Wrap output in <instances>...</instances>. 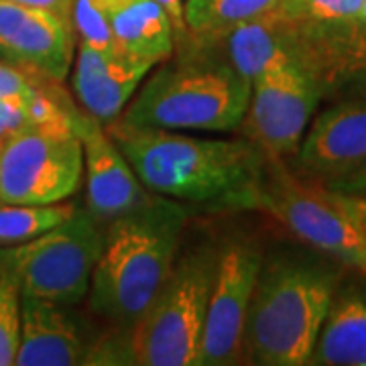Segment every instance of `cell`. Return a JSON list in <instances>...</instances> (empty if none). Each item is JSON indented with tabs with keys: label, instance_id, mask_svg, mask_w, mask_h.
<instances>
[{
	"label": "cell",
	"instance_id": "cell-26",
	"mask_svg": "<svg viewBox=\"0 0 366 366\" xmlns=\"http://www.w3.org/2000/svg\"><path fill=\"white\" fill-rule=\"evenodd\" d=\"M35 124L25 104L13 100H0V144L4 143L14 132L23 131Z\"/></svg>",
	"mask_w": 366,
	"mask_h": 366
},
{
	"label": "cell",
	"instance_id": "cell-24",
	"mask_svg": "<svg viewBox=\"0 0 366 366\" xmlns=\"http://www.w3.org/2000/svg\"><path fill=\"white\" fill-rule=\"evenodd\" d=\"M59 86V81L33 76L21 67L0 59V100H13L26 106V110L39 102L45 94Z\"/></svg>",
	"mask_w": 366,
	"mask_h": 366
},
{
	"label": "cell",
	"instance_id": "cell-2",
	"mask_svg": "<svg viewBox=\"0 0 366 366\" xmlns=\"http://www.w3.org/2000/svg\"><path fill=\"white\" fill-rule=\"evenodd\" d=\"M185 220L187 209L177 199L157 194L106 224L92 274V310L118 326H132L169 277Z\"/></svg>",
	"mask_w": 366,
	"mask_h": 366
},
{
	"label": "cell",
	"instance_id": "cell-32",
	"mask_svg": "<svg viewBox=\"0 0 366 366\" xmlns=\"http://www.w3.org/2000/svg\"><path fill=\"white\" fill-rule=\"evenodd\" d=\"M362 273H365V274H366V267H365V269H362Z\"/></svg>",
	"mask_w": 366,
	"mask_h": 366
},
{
	"label": "cell",
	"instance_id": "cell-1",
	"mask_svg": "<svg viewBox=\"0 0 366 366\" xmlns=\"http://www.w3.org/2000/svg\"><path fill=\"white\" fill-rule=\"evenodd\" d=\"M106 132L147 189L177 202L228 208L261 175L267 153L252 141H214L163 129H139L120 120Z\"/></svg>",
	"mask_w": 366,
	"mask_h": 366
},
{
	"label": "cell",
	"instance_id": "cell-4",
	"mask_svg": "<svg viewBox=\"0 0 366 366\" xmlns=\"http://www.w3.org/2000/svg\"><path fill=\"white\" fill-rule=\"evenodd\" d=\"M252 84L226 57L197 47L155 74L117 118L129 127L163 131H232L242 124Z\"/></svg>",
	"mask_w": 366,
	"mask_h": 366
},
{
	"label": "cell",
	"instance_id": "cell-30",
	"mask_svg": "<svg viewBox=\"0 0 366 366\" xmlns=\"http://www.w3.org/2000/svg\"><path fill=\"white\" fill-rule=\"evenodd\" d=\"M346 202H348V206L352 208V212L356 214V218L360 220V224L365 226L366 230V197L346 196Z\"/></svg>",
	"mask_w": 366,
	"mask_h": 366
},
{
	"label": "cell",
	"instance_id": "cell-25",
	"mask_svg": "<svg viewBox=\"0 0 366 366\" xmlns=\"http://www.w3.org/2000/svg\"><path fill=\"white\" fill-rule=\"evenodd\" d=\"M71 26H74V33L78 35V41H84L94 49L108 53V55H122L118 53L117 43L112 39L106 19L92 0H74Z\"/></svg>",
	"mask_w": 366,
	"mask_h": 366
},
{
	"label": "cell",
	"instance_id": "cell-31",
	"mask_svg": "<svg viewBox=\"0 0 366 366\" xmlns=\"http://www.w3.org/2000/svg\"><path fill=\"white\" fill-rule=\"evenodd\" d=\"M356 23L366 25V0H362V6H360V11H358V16H356Z\"/></svg>",
	"mask_w": 366,
	"mask_h": 366
},
{
	"label": "cell",
	"instance_id": "cell-27",
	"mask_svg": "<svg viewBox=\"0 0 366 366\" xmlns=\"http://www.w3.org/2000/svg\"><path fill=\"white\" fill-rule=\"evenodd\" d=\"M322 183L326 187H330L332 192H338V194H344V196L366 197V165L350 171L346 175H340L336 179H330V182Z\"/></svg>",
	"mask_w": 366,
	"mask_h": 366
},
{
	"label": "cell",
	"instance_id": "cell-5",
	"mask_svg": "<svg viewBox=\"0 0 366 366\" xmlns=\"http://www.w3.org/2000/svg\"><path fill=\"white\" fill-rule=\"evenodd\" d=\"M228 208L262 212L317 252L350 269L366 267V230L346 196L322 182H301L279 157L267 155L261 175Z\"/></svg>",
	"mask_w": 366,
	"mask_h": 366
},
{
	"label": "cell",
	"instance_id": "cell-21",
	"mask_svg": "<svg viewBox=\"0 0 366 366\" xmlns=\"http://www.w3.org/2000/svg\"><path fill=\"white\" fill-rule=\"evenodd\" d=\"M76 209L74 204L64 202L45 206L0 204V247H14L43 234L67 220Z\"/></svg>",
	"mask_w": 366,
	"mask_h": 366
},
{
	"label": "cell",
	"instance_id": "cell-28",
	"mask_svg": "<svg viewBox=\"0 0 366 366\" xmlns=\"http://www.w3.org/2000/svg\"><path fill=\"white\" fill-rule=\"evenodd\" d=\"M155 2L169 16L173 33H175V43L185 39L187 29H185V21H183V0H155Z\"/></svg>",
	"mask_w": 366,
	"mask_h": 366
},
{
	"label": "cell",
	"instance_id": "cell-12",
	"mask_svg": "<svg viewBox=\"0 0 366 366\" xmlns=\"http://www.w3.org/2000/svg\"><path fill=\"white\" fill-rule=\"evenodd\" d=\"M71 122L84 149L86 212L98 224H108L141 206L149 197L147 187L110 139L104 124L76 108L71 110Z\"/></svg>",
	"mask_w": 366,
	"mask_h": 366
},
{
	"label": "cell",
	"instance_id": "cell-17",
	"mask_svg": "<svg viewBox=\"0 0 366 366\" xmlns=\"http://www.w3.org/2000/svg\"><path fill=\"white\" fill-rule=\"evenodd\" d=\"M110 26L118 53L159 66L175 49V33L167 13L155 0H92Z\"/></svg>",
	"mask_w": 366,
	"mask_h": 366
},
{
	"label": "cell",
	"instance_id": "cell-7",
	"mask_svg": "<svg viewBox=\"0 0 366 366\" xmlns=\"http://www.w3.org/2000/svg\"><path fill=\"white\" fill-rule=\"evenodd\" d=\"M104 247V230L86 209L26 242L0 249V269L13 274L23 295L76 305L90 291Z\"/></svg>",
	"mask_w": 366,
	"mask_h": 366
},
{
	"label": "cell",
	"instance_id": "cell-22",
	"mask_svg": "<svg viewBox=\"0 0 366 366\" xmlns=\"http://www.w3.org/2000/svg\"><path fill=\"white\" fill-rule=\"evenodd\" d=\"M21 336V289L0 269V366L14 365Z\"/></svg>",
	"mask_w": 366,
	"mask_h": 366
},
{
	"label": "cell",
	"instance_id": "cell-16",
	"mask_svg": "<svg viewBox=\"0 0 366 366\" xmlns=\"http://www.w3.org/2000/svg\"><path fill=\"white\" fill-rule=\"evenodd\" d=\"M86 352V342L66 305L21 293V336L14 365H84Z\"/></svg>",
	"mask_w": 366,
	"mask_h": 366
},
{
	"label": "cell",
	"instance_id": "cell-13",
	"mask_svg": "<svg viewBox=\"0 0 366 366\" xmlns=\"http://www.w3.org/2000/svg\"><path fill=\"white\" fill-rule=\"evenodd\" d=\"M297 163L320 182L366 165V100L340 102L315 118L301 139Z\"/></svg>",
	"mask_w": 366,
	"mask_h": 366
},
{
	"label": "cell",
	"instance_id": "cell-8",
	"mask_svg": "<svg viewBox=\"0 0 366 366\" xmlns=\"http://www.w3.org/2000/svg\"><path fill=\"white\" fill-rule=\"evenodd\" d=\"M81 179L84 149L71 118L31 124L0 144V204H57Z\"/></svg>",
	"mask_w": 366,
	"mask_h": 366
},
{
	"label": "cell",
	"instance_id": "cell-23",
	"mask_svg": "<svg viewBox=\"0 0 366 366\" xmlns=\"http://www.w3.org/2000/svg\"><path fill=\"white\" fill-rule=\"evenodd\" d=\"M362 0H281L279 11L310 23L356 21Z\"/></svg>",
	"mask_w": 366,
	"mask_h": 366
},
{
	"label": "cell",
	"instance_id": "cell-19",
	"mask_svg": "<svg viewBox=\"0 0 366 366\" xmlns=\"http://www.w3.org/2000/svg\"><path fill=\"white\" fill-rule=\"evenodd\" d=\"M307 365L366 366V291H336Z\"/></svg>",
	"mask_w": 366,
	"mask_h": 366
},
{
	"label": "cell",
	"instance_id": "cell-6",
	"mask_svg": "<svg viewBox=\"0 0 366 366\" xmlns=\"http://www.w3.org/2000/svg\"><path fill=\"white\" fill-rule=\"evenodd\" d=\"M220 247L199 244L177 254L149 307L124 327L127 365L197 366Z\"/></svg>",
	"mask_w": 366,
	"mask_h": 366
},
{
	"label": "cell",
	"instance_id": "cell-20",
	"mask_svg": "<svg viewBox=\"0 0 366 366\" xmlns=\"http://www.w3.org/2000/svg\"><path fill=\"white\" fill-rule=\"evenodd\" d=\"M279 4L281 0H187L183 4L187 37L206 49L220 43L234 26L273 13Z\"/></svg>",
	"mask_w": 366,
	"mask_h": 366
},
{
	"label": "cell",
	"instance_id": "cell-18",
	"mask_svg": "<svg viewBox=\"0 0 366 366\" xmlns=\"http://www.w3.org/2000/svg\"><path fill=\"white\" fill-rule=\"evenodd\" d=\"M226 59L252 84L269 67L297 61L300 21L279 9L234 26L222 41Z\"/></svg>",
	"mask_w": 366,
	"mask_h": 366
},
{
	"label": "cell",
	"instance_id": "cell-10",
	"mask_svg": "<svg viewBox=\"0 0 366 366\" xmlns=\"http://www.w3.org/2000/svg\"><path fill=\"white\" fill-rule=\"evenodd\" d=\"M262 254L250 242L220 247L218 269L208 300L197 366H230L242 360V336Z\"/></svg>",
	"mask_w": 366,
	"mask_h": 366
},
{
	"label": "cell",
	"instance_id": "cell-29",
	"mask_svg": "<svg viewBox=\"0 0 366 366\" xmlns=\"http://www.w3.org/2000/svg\"><path fill=\"white\" fill-rule=\"evenodd\" d=\"M13 2H21V4H26V6L49 11V13L57 14L59 19H64L66 23L71 25V4H74V0H13Z\"/></svg>",
	"mask_w": 366,
	"mask_h": 366
},
{
	"label": "cell",
	"instance_id": "cell-9",
	"mask_svg": "<svg viewBox=\"0 0 366 366\" xmlns=\"http://www.w3.org/2000/svg\"><path fill=\"white\" fill-rule=\"evenodd\" d=\"M324 90L320 81L291 59L252 79L247 117L249 139L271 157L295 155Z\"/></svg>",
	"mask_w": 366,
	"mask_h": 366
},
{
	"label": "cell",
	"instance_id": "cell-3",
	"mask_svg": "<svg viewBox=\"0 0 366 366\" xmlns=\"http://www.w3.org/2000/svg\"><path fill=\"white\" fill-rule=\"evenodd\" d=\"M338 291V273L303 257L262 261L242 336V360L305 366Z\"/></svg>",
	"mask_w": 366,
	"mask_h": 366
},
{
	"label": "cell",
	"instance_id": "cell-15",
	"mask_svg": "<svg viewBox=\"0 0 366 366\" xmlns=\"http://www.w3.org/2000/svg\"><path fill=\"white\" fill-rule=\"evenodd\" d=\"M71 86L84 110L98 122L117 120L153 66L124 55H108L78 41Z\"/></svg>",
	"mask_w": 366,
	"mask_h": 366
},
{
	"label": "cell",
	"instance_id": "cell-11",
	"mask_svg": "<svg viewBox=\"0 0 366 366\" xmlns=\"http://www.w3.org/2000/svg\"><path fill=\"white\" fill-rule=\"evenodd\" d=\"M74 26L57 14L0 0V59L33 76L66 81L74 61Z\"/></svg>",
	"mask_w": 366,
	"mask_h": 366
},
{
	"label": "cell",
	"instance_id": "cell-14",
	"mask_svg": "<svg viewBox=\"0 0 366 366\" xmlns=\"http://www.w3.org/2000/svg\"><path fill=\"white\" fill-rule=\"evenodd\" d=\"M297 59L320 81L324 96L346 84L366 90V25L301 21Z\"/></svg>",
	"mask_w": 366,
	"mask_h": 366
}]
</instances>
